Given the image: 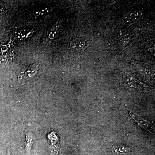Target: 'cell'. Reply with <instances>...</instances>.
Masks as SVG:
<instances>
[{"mask_svg": "<svg viewBox=\"0 0 155 155\" xmlns=\"http://www.w3.org/2000/svg\"><path fill=\"white\" fill-rule=\"evenodd\" d=\"M39 66V64L38 63L33 64L31 67H29L26 72H21L18 76V79L19 81H23L29 80L32 78L36 75L38 70Z\"/></svg>", "mask_w": 155, "mask_h": 155, "instance_id": "obj_1", "label": "cell"}, {"mask_svg": "<svg viewBox=\"0 0 155 155\" xmlns=\"http://www.w3.org/2000/svg\"><path fill=\"white\" fill-rule=\"evenodd\" d=\"M85 41L83 38H78L73 40L70 43V48L73 51H80L84 48Z\"/></svg>", "mask_w": 155, "mask_h": 155, "instance_id": "obj_2", "label": "cell"}, {"mask_svg": "<svg viewBox=\"0 0 155 155\" xmlns=\"http://www.w3.org/2000/svg\"><path fill=\"white\" fill-rule=\"evenodd\" d=\"M35 136L33 133L28 131L26 133V141L25 142V150L28 153H30L31 147L35 141Z\"/></svg>", "mask_w": 155, "mask_h": 155, "instance_id": "obj_3", "label": "cell"}, {"mask_svg": "<svg viewBox=\"0 0 155 155\" xmlns=\"http://www.w3.org/2000/svg\"><path fill=\"white\" fill-rule=\"evenodd\" d=\"M133 118L136 121H137V122H138L140 125L143 126V127L147 129V130H149L150 131H152V130H154V128H153V127H152L151 125H150V124L149 122L145 121L143 119L140 118V116H137V114L136 115H134Z\"/></svg>", "mask_w": 155, "mask_h": 155, "instance_id": "obj_4", "label": "cell"}, {"mask_svg": "<svg viewBox=\"0 0 155 155\" xmlns=\"http://www.w3.org/2000/svg\"><path fill=\"white\" fill-rule=\"evenodd\" d=\"M58 34H59V31H58V27L57 24L51 27L48 30L47 32L48 36L51 39H53L57 37Z\"/></svg>", "mask_w": 155, "mask_h": 155, "instance_id": "obj_5", "label": "cell"}, {"mask_svg": "<svg viewBox=\"0 0 155 155\" xmlns=\"http://www.w3.org/2000/svg\"><path fill=\"white\" fill-rule=\"evenodd\" d=\"M140 15L138 13H136V12L133 13H129L126 14L125 16V20L130 22H135L138 20L140 18Z\"/></svg>", "mask_w": 155, "mask_h": 155, "instance_id": "obj_6", "label": "cell"}, {"mask_svg": "<svg viewBox=\"0 0 155 155\" xmlns=\"http://www.w3.org/2000/svg\"><path fill=\"white\" fill-rule=\"evenodd\" d=\"M7 155H10V153H9V152H8V154H7Z\"/></svg>", "mask_w": 155, "mask_h": 155, "instance_id": "obj_7", "label": "cell"}]
</instances>
